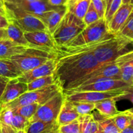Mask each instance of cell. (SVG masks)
<instances>
[{
    "mask_svg": "<svg viewBox=\"0 0 133 133\" xmlns=\"http://www.w3.org/2000/svg\"><path fill=\"white\" fill-rule=\"evenodd\" d=\"M6 30L8 39L12 41L13 43H16L18 45L23 46H34L30 44L27 41L25 37L24 31L12 22H9V25Z\"/></svg>",
    "mask_w": 133,
    "mask_h": 133,
    "instance_id": "obj_22",
    "label": "cell"
},
{
    "mask_svg": "<svg viewBox=\"0 0 133 133\" xmlns=\"http://www.w3.org/2000/svg\"><path fill=\"white\" fill-rule=\"evenodd\" d=\"M99 19L100 18L98 14H97V11L95 9L93 4L91 3L88 10H87V13H86L85 16L83 18V21H84V22L87 26H88V25L94 23V22L99 20Z\"/></svg>",
    "mask_w": 133,
    "mask_h": 133,
    "instance_id": "obj_34",
    "label": "cell"
},
{
    "mask_svg": "<svg viewBox=\"0 0 133 133\" xmlns=\"http://www.w3.org/2000/svg\"><path fill=\"white\" fill-rule=\"evenodd\" d=\"M130 3L133 5V0H131V3Z\"/></svg>",
    "mask_w": 133,
    "mask_h": 133,
    "instance_id": "obj_53",
    "label": "cell"
},
{
    "mask_svg": "<svg viewBox=\"0 0 133 133\" xmlns=\"http://www.w3.org/2000/svg\"><path fill=\"white\" fill-rule=\"evenodd\" d=\"M132 10V4H122L107 24L109 32L113 35L118 34L128 19Z\"/></svg>",
    "mask_w": 133,
    "mask_h": 133,
    "instance_id": "obj_15",
    "label": "cell"
},
{
    "mask_svg": "<svg viewBox=\"0 0 133 133\" xmlns=\"http://www.w3.org/2000/svg\"><path fill=\"white\" fill-rule=\"evenodd\" d=\"M115 98L107 99L95 103L96 110L104 117H114L121 113L117 110Z\"/></svg>",
    "mask_w": 133,
    "mask_h": 133,
    "instance_id": "obj_19",
    "label": "cell"
},
{
    "mask_svg": "<svg viewBox=\"0 0 133 133\" xmlns=\"http://www.w3.org/2000/svg\"><path fill=\"white\" fill-rule=\"evenodd\" d=\"M23 74L10 59H0V76L9 79L18 78Z\"/></svg>",
    "mask_w": 133,
    "mask_h": 133,
    "instance_id": "obj_23",
    "label": "cell"
},
{
    "mask_svg": "<svg viewBox=\"0 0 133 133\" xmlns=\"http://www.w3.org/2000/svg\"><path fill=\"white\" fill-rule=\"evenodd\" d=\"M28 91L27 83L19 82L18 78L10 80L0 98L3 106L10 103Z\"/></svg>",
    "mask_w": 133,
    "mask_h": 133,
    "instance_id": "obj_14",
    "label": "cell"
},
{
    "mask_svg": "<svg viewBox=\"0 0 133 133\" xmlns=\"http://www.w3.org/2000/svg\"><path fill=\"white\" fill-rule=\"evenodd\" d=\"M92 0H68L66 9L78 18L83 20Z\"/></svg>",
    "mask_w": 133,
    "mask_h": 133,
    "instance_id": "obj_24",
    "label": "cell"
},
{
    "mask_svg": "<svg viewBox=\"0 0 133 133\" xmlns=\"http://www.w3.org/2000/svg\"><path fill=\"white\" fill-rule=\"evenodd\" d=\"M75 110L80 116L89 114L93 112L95 108V103L89 102H71Z\"/></svg>",
    "mask_w": 133,
    "mask_h": 133,
    "instance_id": "obj_30",
    "label": "cell"
},
{
    "mask_svg": "<svg viewBox=\"0 0 133 133\" xmlns=\"http://www.w3.org/2000/svg\"><path fill=\"white\" fill-rule=\"evenodd\" d=\"M123 112L124 113H125V114L131 116V117H133V108H130V109L126 110L123 111Z\"/></svg>",
    "mask_w": 133,
    "mask_h": 133,
    "instance_id": "obj_45",
    "label": "cell"
},
{
    "mask_svg": "<svg viewBox=\"0 0 133 133\" xmlns=\"http://www.w3.org/2000/svg\"><path fill=\"white\" fill-rule=\"evenodd\" d=\"M67 12L66 7H64L58 10L45 12L36 16V17L44 22L48 29V31L52 35Z\"/></svg>",
    "mask_w": 133,
    "mask_h": 133,
    "instance_id": "obj_17",
    "label": "cell"
},
{
    "mask_svg": "<svg viewBox=\"0 0 133 133\" xmlns=\"http://www.w3.org/2000/svg\"><path fill=\"white\" fill-rule=\"evenodd\" d=\"M65 101L66 95L63 91H61L45 104L40 106L36 113L30 120L31 123L36 121L45 122L57 121Z\"/></svg>",
    "mask_w": 133,
    "mask_h": 133,
    "instance_id": "obj_9",
    "label": "cell"
},
{
    "mask_svg": "<svg viewBox=\"0 0 133 133\" xmlns=\"http://www.w3.org/2000/svg\"><path fill=\"white\" fill-rule=\"evenodd\" d=\"M29 47L18 45L9 39L0 40V59H10L13 56L23 53Z\"/></svg>",
    "mask_w": 133,
    "mask_h": 133,
    "instance_id": "obj_18",
    "label": "cell"
},
{
    "mask_svg": "<svg viewBox=\"0 0 133 133\" xmlns=\"http://www.w3.org/2000/svg\"><path fill=\"white\" fill-rule=\"evenodd\" d=\"M58 132L62 133H81L78 119L70 123L61 125L58 129Z\"/></svg>",
    "mask_w": 133,
    "mask_h": 133,
    "instance_id": "obj_35",
    "label": "cell"
},
{
    "mask_svg": "<svg viewBox=\"0 0 133 133\" xmlns=\"http://www.w3.org/2000/svg\"><path fill=\"white\" fill-rule=\"evenodd\" d=\"M4 1L5 2L10 3L16 5L35 16L42 14L45 12L58 10L64 7H66L52 6L48 2L47 0H36L34 1H28L26 0H4Z\"/></svg>",
    "mask_w": 133,
    "mask_h": 133,
    "instance_id": "obj_12",
    "label": "cell"
},
{
    "mask_svg": "<svg viewBox=\"0 0 133 133\" xmlns=\"http://www.w3.org/2000/svg\"><path fill=\"white\" fill-rule=\"evenodd\" d=\"M131 3V0H123L122 4H129Z\"/></svg>",
    "mask_w": 133,
    "mask_h": 133,
    "instance_id": "obj_48",
    "label": "cell"
},
{
    "mask_svg": "<svg viewBox=\"0 0 133 133\" xmlns=\"http://www.w3.org/2000/svg\"><path fill=\"white\" fill-rule=\"evenodd\" d=\"M55 50L42 47H29L24 52L13 56L10 59L23 73L43 65L51 59H57Z\"/></svg>",
    "mask_w": 133,
    "mask_h": 133,
    "instance_id": "obj_2",
    "label": "cell"
},
{
    "mask_svg": "<svg viewBox=\"0 0 133 133\" xmlns=\"http://www.w3.org/2000/svg\"><path fill=\"white\" fill-rule=\"evenodd\" d=\"M26 1H36V0H26Z\"/></svg>",
    "mask_w": 133,
    "mask_h": 133,
    "instance_id": "obj_52",
    "label": "cell"
},
{
    "mask_svg": "<svg viewBox=\"0 0 133 133\" xmlns=\"http://www.w3.org/2000/svg\"><path fill=\"white\" fill-rule=\"evenodd\" d=\"M100 18H105L107 11L106 0H92L91 1Z\"/></svg>",
    "mask_w": 133,
    "mask_h": 133,
    "instance_id": "obj_36",
    "label": "cell"
},
{
    "mask_svg": "<svg viewBox=\"0 0 133 133\" xmlns=\"http://www.w3.org/2000/svg\"><path fill=\"white\" fill-rule=\"evenodd\" d=\"M123 99H127V100H130L133 104V85L128 87L127 91L125 94L122 95V96H118V97L115 98V100L116 101L117 100H123Z\"/></svg>",
    "mask_w": 133,
    "mask_h": 133,
    "instance_id": "obj_38",
    "label": "cell"
},
{
    "mask_svg": "<svg viewBox=\"0 0 133 133\" xmlns=\"http://www.w3.org/2000/svg\"><path fill=\"white\" fill-rule=\"evenodd\" d=\"M5 3L6 6V17L9 22L14 23L24 32L48 31L44 22L38 18L27 13L13 4L5 1Z\"/></svg>",
    "mask_w": 133,
    "mask_h": 133,
    "instance_id": "obj_5",
    "label": "cell"
},
{
    "mask_svg": "<svg viewBox=\"0 0 133 133\" xmlns=\"http://www.w3.org/2000/svg\"><path fill=\"white\" fill-rule=\"evenodd\" d=\"M122 72V80L131 85H133V63H129L120 66Z\"/></svg>",
    "mask_w": 133,
    "mask_h": 133,
    "instance_id": "obj_33",
    "label": "cell"
},
{
    "mask_svg": "<svg viewBox=\"0 0 133 133\" xmlns=\"http://www.w3.org/2000/svg\"><path fill=\"white\" fill-rule=\"evenodd\" d=\"M16 133H27V130H17Z\"/></svg>",
    "mask_w": 133,
    "mask_h": 133,
    "instance_id": "obj_49",
    "label": "cell"
},
{
    "mask_svg": "<svg viewBox=\"0 0 133 133\" xmlns=\"http://www.w3.org/2000/svg\"><path fill=\"white\" fill-rule=\"evenodd\" d=\"M87 27L83 20L68 11L52 34L56 45L65 46L75 39Z\"/></svg>",
    "mask_w": 133,
    "mask_h": 133,
    "instance_id": "obj_4",
    "label": "cell"
},
{
    "mask_svg": "<svg viewBox=\"0 0 133 133\" xmlns=\"http://www.w3.org/2000/svg\"><path fill=\"white\" fill-rule=\"evenodd\" d=\"M57 133H62V132H57Z\"/></svg>",
    "mask_w": 133,
    "mask_h": 133,
    "instance_id": "obj_55",
    "label": "cell"
},
{
    "mask_svg": "<svg viewBox=\"0 0 133 133\" xmlns=\"http://www.w3.org/2000/svg\"><path fill=\"white\" fill-rule=\"evenodd\" d=\"M78 120L81 133H96L98 130V124L92 113L80 116Z\"/></svg>",
    "mask_w": 133,
    "mask_h": 133,
    "instance_id": "obj_26",
    "label": "cell"
},
{
    "mask_svg": "<svg viewBox=\"0 0 133 133\" xmlns=\"http://www.w3.org/2000/svg\"><path fill=\"white\" fill-rule=\"evenodd\" d=\"M132 85L124 82L122 80L107 79L97 81L94 83L71 89L69 90H62L65 95H70L77 92L83 91H109L119 89L131 86Z\"/></svg>",
    "mask_w": 133,
    "mask_h": 133,
    "instance_id": "obj_11",
    "label": "cell"
},
{
    "mask_svg": "<svg viewBox=\"0 0 133 133\" xmlns=\"http://www.w3.org/2000/svg\"><path fill=\"white\" fill-rule=\"evenodd\" d=\"M107 79L122 80L121 69L116 61L101 65L99 67L94 70L85 76L70 85L66 90L71 89Z\"/></svg>",
    "mask_w": 133,
    "mask_h": 133,
    "instance_id": "obj_8",
    "label": "cell"
},
{
    "mask_svg": "<svg viewBox=\"0 0 133 133\" xmlns=\"http://www.w3.org/2000/svg\"><path fill=\"white\" fill-rule=\"evenodd\" d=\"M118 35L123 37L125 38L126 39L129 40L132 43L133 40V10L131 12V14L129 16L128 19L127 20L126 22L119 32L118 33Z\"/></svg>",
    "mask_w": 133,
    "mask_h": 133,
    "instance_id": "obj_29",
    "label": "cell"
},
{
    "mask_svg": "<svg viewBox=\"0 0 133 133\" xmlns=\"http://www.w3.org/2000/svg\"><path fill=\"white\" fill-rule=\"evenodd\" d=\"M101 65L91 52L58 56L53 76L56 83L62 90H66L70 85Z\"/></svg>",
    "mask_w": 133,
    "mask_h": 133,
    "instance_id": "obj_1",
    "label": "cell"
},
{
    "mask_svg": "<svg viewBox=\"0 0 133 133\" xmlns=\"http://www.w3.org/2000/svg\"><path fill=\"white\" fill-rule=\"evenodd\" d=\"M16 131L10 125L0 122V133H16Z\"/></svg>",
    "mask_w": 133,
    "mask_h": 133,
    "instance_id": "obj_39",
    "label": "cell"
},
{
    "mask_svg": "<svg viewBox=\"0 0 133 133\" xmlns=\"http://www.w3.org/2000/svg\"><path fill=\"white\" fill-rule=\"evenodd\" d=\"M0 15L6 16V6L4 0H0Z\"/></svg>",
    "mask_w": 133,
    "mask_h": 133,
    "instance_id": "obj_43",
    "label": "cell"
},
{
    "mask_svg": "<svg viewBox=\"0 0 133 133\" xmlns=\"http://www.w3.org/2000/svg\"><path fill=\"white\" fill-rule=\"evenodd\" d=\"M55 83H56V82L53 75L38 78V79L31 82V83H27L28 91L40 89L48 87V86L55 84Z\"/></svg>",
    "mask_w": 133,
    "mask_h": 133,
    "instance_id": "obj_27",
    "label": "cell"
},
{
    "mask_svg": "<svg viewBox=\"0 0 133 133\" xmlns=\"http://www.w3.org/2000/svg\"><path fill=\"white\" fill-rule=\"evenodd\" d=\"M95 120L98 124V130L101 133H122L114 123L112 117H104L100 115L92 113Z\"/></svg>",
    "mask_w": 133,
    "mask_h": 133,
    "instance_id": "obj_25",
    "label": "cell"
},
{
    "mask_svg": "<svg viewBox=\"0 0 133 133\" xmlns=\"http://www.w3.org/2000/svg\"><path fill=\"white\" fill-rule=\"evenodd\" d=\"M79 116L80 115L75 110L71 102L68 101L66 99L57 121L58 125L61 126L73 122L77 119Z\"/></svg>",
    "mask_w": 133,
    "mask_h": 133,
    "instance_id": "obj_20",
    "label": "cell"
},
{
    "mask_svg": "<svg viewBox=\"0 0 133 133\" xmlns=\"http://www.w3.org/2000/svg\"><path fill=\"white\" fill-rule=\"evenodd\" d=\"M122 133H133V126H129L125 130H122Z\"/></svg>",
    "mask_w": 133,
    "mask_h": 133,
    "instance_id": "obj_46",
    "label": "cell"
},
{
    "mask_svg": "<svg viewBox=\"0 0 133 133\" xmlns=\"http://www.w3.org/2000/svg\"><path fill=\"white\" fill-rule=\"evenodd\" d=\"M131 126H133V117L131 118Z\"/></svg>",
    "mask_w": 133,
    "mask_h": 133,
    "instance_id": "obj_51",
    "label": "cell"
},
{
    "mask_svg": "<svg viewBox=\"0 0 133 133\" xmlns=\"http://www.w3.org/2000/svg\"><path fill=\"white\" fill-rule=\"evenodd\" d=\"M113 35H115L110 33L109 31L105 18H100L94 23L87 26L80 34L65 46H77L92 44Z\"/></svg>",
    "mask_w": 133,
    "mask_h": 133,
    "instance_id": "obj_7",
    "label": "cell"
},
{
    "mask_svg": "<svg viewBox=\"0 0 133 133\" xmlns=\"http://www.w3.org/2000/svg\"><path fill=\"white\" fill-rule=\"evenodd\" d=\"M47 1L52 6L62 7L66 6L68 0H47Z\"/></svg>",
    "mask_w": 133,
    "mask_h": 133,
    "instance_id": "obj_41",
    "label": "cell"
},
{
    "mask_svg": "<svg viewBox=\"0 0 133 133\" xmlns=\"http://www.w3.org/2000/svg\"><path fill=\"white\" fill-rule=\"evenodd\" d=\"M113 0H106V2H107V11H106V14L107 13H108V11H109V9H110V5H111V3L112 2ZM106 16V15H105Z\"/></svg>",
    "mask_w": 133,
    "mask_h": 133,
    "instance_id": "obj_47",
    "label": "cell"
},
{
    "mask_svg": "<svg viewBox=\"0 0 133 133\" xmlns=\"http://www.w3.org/2000/svg\"><path fill=\"white\" fill-rule=\"evenodd\" d=\"M56 67H57V59H51L43 65H40L29 71L23 73L20 76L18 77V80L19 82L23 83H31V82L38 78L53 75Z\"/></svg>",
    "mask_w": 133,
    "mask_h": 133,
    "instance_id": "obj_13",
    "label": "cell"
},
{
    "mask_svg": "<svg viewBox=\"0 0 133 133\" xmlns=\"http://www.w3.org/2000/svg\"><path fill=\"white\" fill-rule=\"evenodd\" d=\"M30 124H31V121L29 119L14 112V116L10 126L14 128L15 130H27Z\"/></svg>",
    "mask_w": 133,
    "mask_h": 133,
    "instance_id": "obj_31",
    "label": "cell"
},
{
    "mask_svg": "<svg viewBox=\"0 0 133 133\" xmlns=\"http://www.w3.org/2000/svg\"><path fill=\"white\" fill-rule=\"evenodd\" d=\"M9 25V20L5 16L0 15V28L6 29Z\"/></svg>",
    "mask_w": 133,
    "mask_h": 133,
    "instance_id": "obj_42",
    "label": "cell"
},
{
    "mask_svg": "<svg viewBox=\"0 0 133 133\" xmlns=\"http://www.w3.org/2000/svg\"><path fill=\"white\" fill-rule=\"evenodd\" d=\"M129 87L109 91H83L66 95V99L70 102H97L110 98H116L127 93Z\"/></svg>",
    "mask_w": 133,
    "mask_h": 133,
    "instance_id": "obj_10",
    "label": "cell"
},
{
    "mask_svg": "<svg viewBox=\"0 0 133 133\" xmlns=\"http://www.w3.org/2000/svg\"><path fill=\"white\" fill-rule=\"evenodd\" d=\"M25 37L30 44L36 47L55 50L56 43L51 34L48 31L25 32Z\"/></svg>",
    "mask_w": 133,
    "mask_h": 133,
    "instance_id": "obj_16",
    "label": "cell"
},
{
    "mask_svg": "<svg viewBox=\"0 0 133 133\" xmlns=\"http://www.w3.org/2000/svg\"><path fill=\"white\" fill-rule=\"evenodd\" d=\"M112 118L117 127L121 131L125 130L127 127L131 126V118L132 117L124 113L123 112H121L120 113H119Z\"/></svg>",
    "mask_w": 133,
    "mask_h": 133,
    "instance_id": "obj_32",
    "label": "cell"
},
{
    "mask_svg": "<svg viewBox=\"0 0 133 133\" xmlns=\"http://www.w3.org/2000/svg\"><path fill=\"white\" fill-rule=\"evenodd\" d=\"M3 110V104H2V103L0 102V112H1V110Z\"/></svg>",
    "mask_w": 133,
    "mask_h": 133,
    "instance_id": "obj_50",
    "label": "cell"
},
{
    "mask_svg": "<svg viewBox=\"0 0 133 133\" xmlns=\"http://www.w3.org/2000/svg\"><path fill=\"white\" fill-rule=\"evenodd\" d=\"M10 79L8 78H5V77L0 76V98H1L6 85H7L8 82L10 81Z\"/></svg>",
    "mask_w": 133,
    "mask_h": 133,
    "instance_id": "obj_40",
    "label": "cell"
},
{
    "mask_svg": "<svg viewBox=\"0 0 133 133\" xmlns=\"http://www.w3.org/2000/svg\"><path fill=\"white\" fill-rule=\"evenodd\" d=\"M132 80H133V75H132Z\"/></svg>",
    "mask_w": 133,
    "mask_h": 133,
    "instance_id": "obj_56",
    "label": "cell"
},
{
    "mask_svg": "<svg viewBox=\"0 0 133 133\" xmlns=\"http://www.w3.org/2000/svg\"><path fill=\"white\" fill-rule=\"evenodd\" d=\"M40 106V104H27V105H24L14 108L12 110L15 113L20 115V116L31 120V119L36 113V111L38 109Z\"/></svg>",
    "mask_w": 133,
    "mask_h": 133,
    "instance_id": "obj_28",
    "label": "cell"
},
{
    "mask_svg": "<svg viewBox=\"0 0 133 133\" xmlns=\"http://www.w3.org/2000/svg\"><path fill=\"white\" fill-rule=\"evenodd\" d=\"M60 125L57 121L45 122L36 121L31 123L27 129V133H57Z\"/></svg>",
    "mask_w": 133,
    "mask_h": 133,
    "instance_id": "obj_21",
    "label": "cell"
},
{
    "mask_svg": "<svg viewBox=\"0 0 133 133\" xmlns=\"http://www.w3.org/2000/svg\"><path fill=\"white\" fill-rule=\"evenodd\" d=\"M6 39H8L6 29L0 28V40Z\"/></svg>",
    "mask_w": 133,
    "mask_h": 133,
    "instance_id": "obj_44",
    "label": "cell"
},
{
    "mask_svg": "<svg viewBox=\"0 0 133 133\" xmlns=\"http://www.w3.org/2000/svg\"><path fill=\"white\" fill-rule=\"evenodd\" d=\"M61 91H62V88L57 83H55L40 89L27 91L16 100L3 106V108L12 110L18 107L31 104H38L41 106L50 100Z\"/></svg>",
    "mask_w": 133,
    "mask_h": 133,
    "instance_id": "obj_6",
    "label": "cell"
},
{
    "mask_svg": "<svg viewBox=\"0 0 133 133\" xmlns=\"http://www.w3.org/2000/svg\"><path fill=\"white\" fill-rule=\"evenodd\" d=\"M131 43L125 38L116 34L113 37L100 42L92 53L101 65L110 63L125 53L126 48Z\"/></svg>",
    "mask_w": 133,
    "mask_h": 133,
    "instance_id": "obj_3",
    "label": "cell"
},
{
    "mask_svg": "<svg viewBox=\"0 0 133 133\" xmlns=\"http://www.w3.org/2000/svg\"><path fill=\"white\" fill-rule=\"evenodd\" d=\"M122 1H123V0H113L109 11L105 16V20H106L107 24H108L109 22L111 20L114 14L122 6Z\"/></svg>",
    "mask_w": 133,
    "mask_h": 133,
    "instance_id": "obj_37",
    "label": "cell"
},
{
    "mask_svg": "<svg viewBox=\"0 0 133 133\" xmlns=\"http://www.w3.org/2000/svg\"><path fill=\"white\" fill-rule=\"evenodd\" d=\"M96 133H101V132H100V131H99V130H98L97 132H96Z\"/></svg>",
    "mask_w": 133,
    "mask_h": 133,
    "instance_id": "obj_54",
    "label": "cell"
}]
</instances>
